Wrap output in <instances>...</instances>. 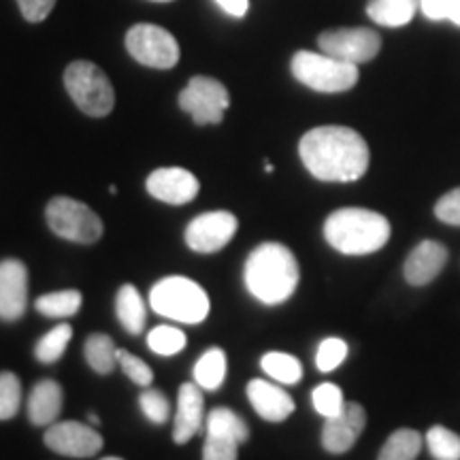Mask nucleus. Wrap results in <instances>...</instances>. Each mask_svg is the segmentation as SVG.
<instances>
[{
    "label": "nucleus",
    "mask_w": 460,
    "mask_h": 460,
    "mask_svg": "<svg viewBox=\"0 0 460 460\" xmlns=\"http://www.w3.org/2000/svg\"><path fill=\"white\" fill-rule=\"evenodd\" d=\"M437 220L450 226H460V188H454L450 192L444 194L435 205Z\"/></svg>",
    "instance_id": "e433bc0d"
},
{
    "label": "nucleus",
    "mask_w": 460,
    "mask_h": 460,
    "mask_svg": "<svg viewBox=\"0 0 460 460\" xmlns=\"http://www.w3.org/2000/svg\"><path fill=\"white\" fill-rule=\"evenodd\" d=\"M261 367L269 377L275 379L278 384H284V386L298 384L303 377L301 362H298V358H295L292 354H286V352L264 354L261 360Z\"/></svg>",
    "instance_id": "a878e982"
},
{
    "label": "nucleus",
    "mask_w": 460,
    "mask_h": 460,
    "mask_svg": "<svg viewBox=\"0 0 460 460\" xmlns=\"http://www.w3.org/2000/svg\"><path fill=\"white\" fill-rule=\"evenodd\" d=\"M28 305V269L17 258L0 261V320L15 322Z\"/></svg>",
    "instance_id": "2eb2a0df"
},
{
    "label": "nucleus",
    "mask_w": 460,
    "mask_h": 460,
    "mask_svg": "<svg viewBox=\"0 0 460 460\" xmlns=\"http://www.w3.org/2000/svg\"><path fill=\"white\" fill-rule=\"evenodd\" d=\"M84 356L88 360L90 369L101 373V376H109L113 367L118 365V348H115L113 339L102 335V332H94V335L85 339Z\"/></svg>",
    "instance_id": "4be33fe9"
},
{
    "label": "nucleus",
    "mask_w": 460,
    "mask_h": 460,
    "mask_svg": "<svg viewBox=\"0 0 460 460\" xmlns=\"http://www.w3.org/2000/svg\"><path fill=\"white\" fill-rule=\"evenodd\" d=\"M118 365L122 367V371L126 373V377L130 382H135L137 386L141 388H149L154 382V371L149 369L147 362H143L139 356L126 352V349L118 348Z\"/></svg>",
    "instance_id": "f704fd0d"
},
{
    "label": "nucleus",
    "mask_w": 460,
    "mask_h": 460,
    "mask_svg": "<svg viewBox=\"0 0 460 460\" xmlns=\"http://www.w3.org/2000/svg\"><path fill=\"white\" fill-rule=\"evenodd\" d=\"M152 3H172V0H152Z\"/></svg>",
    "instance_id": "c03bdc74"
},
{
    "label": "nucleus",
    "mask_w": 460,
    "mask_h": 460,
    "mask_svg": "<svg viewBox=\"0 0 460 460\" xmlns=\"http://www.w3.org/2000/svg\"><path fill=\"white\" fill-rule=\"evenodd\" d=\"M422 435L413 429H399L388 437L377 460H416L422 450Z\"/></svg>",
    "instance_id": "393cba45"
},
{
    "label": "nucleus",
    "mask_w": 460,
    "mask_h": 460,
    "mask_svg": "<svg viewBox=\"0 0 460 460\" xmlns=\"http://www.w3.org/2000/svg\"><path fill=\"white\" fill-rule=\"evenodd\" d=\"M230 105L228 90L214 77H192L180 94V107L192 115L194 124H220Z\"/></svg>",
    "instance_id": "1a4fd4ad"
},
{
    "label": "nucleus",
    "mask_w": 460,
    "mask_h": 460,
    "mask_svg": "<svg viewBox=\"0 0 460 460\" xmlns=\"http://www.w3.org/2000/svg\"><path fill=\"white\" fill-rule=\"evenodd\" d=\"M345 356H348V343L339 337H329L320 343L318 354H315V367L322 373H331L341 367Z\"/></svg>",
    "instance_id": "473e14b6"
},
{
    "label": "nucleus",
    "mask_w": 460,
    "mask_h": 460,
    "mask_svg": "<svg viewBox=\"0 0 460 460\" xmlns=\"http://www.w3.org/2000/svg\"><path fill=\"white\" fill-rule=\"evenodd\" d=\"M115 315H118L124 331L130 332V335H139L146 329L147 307L141 292L135 286L126 284L119 288L118 296H115Z\"/></svg>",
    "instance_id": "aec40b11"
},
{
    "label": "nucleus",
    "mask_w": 460,
    "mask_h": 460,
    "mask_svg": "<svg viewBox=\"0 0 460 460\" xmlns=\"http://www.w3.org/2000/svg\"><path fill=\"white\" fill-rule=\"evenodd\" d=\"M301 160L315 180L358 181L369 169V146L360 132L348 126H320L303 135L298 143Z\"/></svg>",
    "instance_id": "f257e3e1"
},
{
    "label": "nucleus",
    "mask_w": 460,
    "mask_h": 460,
    "mask_svg": "<svg viewBox=\"0 0 460 460\" xmlns=\"http://www.w3.org/2000/svg\"><path fill=\"white\" fill-rule=\"evenodd\" d=\"M45 217L58 237L73 243L90 245L102 237V220L82 200L68 197L51 199Z\"/></svg>",
    "instance_id": "0eeeda50"
},
{
    "label": "nucleus",
    "mask_w": 460,
    "mask_h": 460,
    "mask_svg": "<svg viewBox=\"0 0 460 460\" xmlns=\"http://www.w3.org/2000/svg\"><path fill=\"white\" fill-rule=\"evenodd\" d=\"M243 278L252 296L264 305H281L295 295L301 271L286 245L269 241L247 256Z\"/></svg>",
    "instance_id": "f03ea898"
},
{
    "label": "nucleus",
    "mask_w": 460,
    "mask_h": 460,
    "mask_svg": "<svg viewBox=\"0 0 460 460\" xmlns=\"http://www.w3.org/2000/svg\"><path fill=\"white\" fill-rule=\"evenodd\" d=\"M290 68L296 82L307 85L309 90L324 92V94L352 90L360 77L358 66L324 54V51H296Z\"/></svg>",
    "instance_id": "39448f33"
},
{
    "label": "nucleus",
    "mask_w": 460,
    "mask_h": 460,
    "mask_svg": "<svg viewBox=\"0 0 460 460\" xmlns=\"http://www.w3.org/2000/svg\"><path fill=\"white\" fill-rule=\"evenodd\" d=\"M239 222L230 211H207L186 228V243L199 254H216L237 234Z\"/></svg>",
    "instance_id": "9b49d317"
},
{
    "label": "nucleus",
    "mask_w": 460,
    "mask_h": 460,
    "mask_svg": "<svg viewBox=\"0 0 460 460\" xmlns=\"http://www.w3.org/2000/svg\"><path fill=\"white\" fill-rule=\"evenodd\" d=\"M73 339V329L68 324H58L51 329L48 335L39 339V343L34 345V356L39 362L51 365V362L60 360L65 356L68 343Z\"/></svg>",
    "instance_id": "cd10ccee"
},
{
    "label": "nucleus",
    "mask_w": 460,
    "mask_h": 460,
    "mask_svg": "<svg viewBox=\"0 0 460 460\" xmlns=\"http://www.w3.org/2000/svg\"><path fill=\"white\" fill-rule=\"evenodd\" d=\"M62 405H65V394L60 384L54 379H41L28 396V418L34 427H51L60 416Z\"/></svg>",
    "instance_id": "6ab92c4d"
},
{
    "label": "nucleus",
    "mask_w": 460,
    "mask_h": 460,
    "mask_svg": "<svg viewBox=\"0 0 460 460\" xmlns=\"http://www.w3.org/2000/svg\"><path fill=\"white\" fill-rule=\"evenodd\" d=\"M65 85L75 105L90 118H105L115 107V90L101 66L77 60L68 65Z\"/></svg>",
    "instance_id": "423d86ee"
},
{
    "label": "nucleus",
    "mask_w": 460,
    "mask_h": 460,
    "mask_svg": "<svg viewBox=\"0 0 460 460\" xmlns=\"http://www.w3.org/2000/svg\"><path fill=\"white\" fill-rule=\"evenodd\" d=\"M17 4H20L22 15L32 24H37L51 13V9L56 7V0H17Z\"/></svg>",
    "instance_id": "4c0bfd02"
},
{
    "label": "nucleus",
    "mask_w": 460,
    "mask_h": 460,
    "mask_svg": "<svg viewBox=\"0 0 460 460\" xmlns=\"http://www.w3.org/2000/svg\"><path fill=\"white\" fill-rule=\"evenodd\" d=\"M418 9V0H369L367 15L379 26L401 28L410 24Z\"/></svg>",
    "instance_id": "412c9836"
},
{
    "label": "nucleus",
    "mask_w": 460,
    "mask_h": 460,
    "mask_svg": "<svg viewBox=\"0 0 460 460\" xmlns=\"http://www.w3.org/2000/svg\"><path fill=\"white\" fill-rule=\"evenodd\" d=\"M45 446L51 452L71 458H90L101 452L102 437L92 424H82L66 420V422H54L45 430Z\"/></svg>",
    "instance_id": "f8f14e48"
},
{
    "label": "nucleus",
    "mask_w": 460,
    "mask_h": 460,
    "mask_svg": "<svg viewBox=\"0 0 460 460\" xmlns=\"http://www.w3.org/2000/svg\"><path fill=\"white\" fill-rule=\"evenodd\" d=\"M312 401H314L315 411L324 418L337 416V413H341L345 407L343 390L335 386V384H320V386L314 390Z\"/></svg>",
    "instance_id": "2f4dec72"
},
{
    "label": "nucleus",
    "mask_w": 460,
    "mask_h": 460,
    "mask_svg": "<svg viewBox=\"0 0 460 460\" xmlns=\"http://www.w3.org/2000/svg\"><path fill=\"white\" fill-rule=\"evenodd\" d=\"M149 305L158 315L181 322V324H200L211 309L203 286L181 275L160 279L149 292Z\"/></svg>",
    "instance_id": "20e7f679"
},
{
    "label": "nucleus",
    "mask_w": 460,
    "mask_h": 460,
    "mask_svg": "<svg viewBox=\"0 0 460 460\" xmlns=\"http://www.w3.org/2000/svg\"><path fill=\"white\" fill-rule=\"evenodd\" d=\"M226 377V354L220 348H209L194 365V382L203 390H217Z\"/></svg>",
    "instance_id": "5701e85b"
},
{
    "label": "nucleus",
    "mask_w": 460,
    "mask_h": 460,
    "mask_svg": "<svg viewBox=\"0 0 460 460\" xmlns=\"http://www.w3.org/2000/svg\"><path fill=\"white\" fill-rule=\"evenodd\" d=\"M318 48L324 54L358 66L379 54L382 37L371 28H335L320 34Z\"/></svg>",
    "instance_id": "9d476101"
},
{
    "label": "nucleus",
    "mask_w": 460,
    "mask_h": 460,
    "mask_svg": "<svg viewBox=\"0 0 460 460\" xmlns=\"http://www.w3.org/2000/svg\"><path fill=\"white\" fill-rule=\"evenodd\" d=\"M205 399L197 382L181 384L180 396H177L175 427H172V441L175 444H188L194 435H199L203 427Z\"/></svg>",
    "instance_id": "a211bd4d"
},
{
    "label": "nucleus",
    "mask_w": 460,
    "mask_h": 460,
    "mask_svg": "<svg viewBox=\"0 0 460 460\" xmlns=\"http://www.w3.org/2000/svg\"><path fill=\"white\" fill-rule=\"evenodd\" d=\"M247 399L254 407L258 416L267 422H284L295 411V401L278 384L267 379H252L247 384Z\"/></svg>",
    "instance_id": "f3484780"
},
{
    "label": "nucleus",
    "mask_w": 460,
    "mask_h": 460,
    "mask_svg": "<svg viewBox=\"0 0 460 460\" xmlns=\"http://www.w3.org/2000/svg\"><path fill=\"white\" fill-rule=\"evenodd\" d=\"M207 433L233 437L239 444H245L250 439V427L245 424V420L239 413L228 410V407H216L209 413V418H207Z\"/></svg>",
    "instance_id": "bb28decb"
},
{
    "label": "nucleus",
    "mask_w": 460,
    "mask_h": 460,
    "mask_svg": "<svg viewBox=\"0 0 460 460\" xmlns=\"http://www.w3.org/2000/svg\"><path fill=\"white\" fill-rule=\"evenodd\" d=\"M147 192L166 205H188L197 199L200 183L188 169L166 166L156 169L146 181Z\"/></svg>",
    "instance_id": "4468645a"
},
{
    "label": "nucleus",
    "mask_w": 460,
    "mask_h": 460,
    "mask_svg": "<svg viewBox=\"0 0 460 460\" xmlns=\"http://www.w3.org/2000/svg\"><path fill=\"white\" fill-rule=\"evenodd\" d=\"M220 4L224 13L233 17H245L247 11H250V0H216Z\"/></svg>",
    "instance_id": "ea45409f"
},
{
    "label": "nucleus",
    "mask_w": 460,
    "mask_h": 460,
    "mask_svg": "<svg viewBox=\"0 0 460 460\" xmlns=\"http://www.w3.org/2000/svg\"><path fill=\"white\" fill-rule=\"evenodd\" d=\"M188 339L186 332L177 326H169V324H160L156 329H152V332L147 335V345L154 354L158 356H175L180 354L183 348H186Z\"/></svg>",
    "instance_id": "c85d7f7f"
},
{
    "label": "nucleus",
    "mask_w": 460,
    "mask_h": 460,
    "mask_svg": "<svg viewBox=\"0 0 460 460\" xmlns=\"http://www.w3.org/2000/svg\"><path fill=\"white\" fill-rule=\"evenodd\" d=\"M101 460H124V458H118V456H107V458H101Z\"/></svg>",
    "instance_id": "37998d69"
},
{
    "label": "nucleus",
    "mask_w": 460,
    "mask_h": 460,
    "mask_svg": "<svg viewBox=\"0 0 460 460\" xmlns=\"http://www.w3.org/2000/svg\"><path fill=\"white\" fill-rule=\"evenodd\" d=\"M390 222L382 214L362 207H343L324 222V237L345 256H367L388 243Z\"/></svg>",
    "instance_id": "7ed1b4c3"
},
{
    "label": "nucleus",
    "mask_w": 460,
    "mask_h": 460,
    "mask_svg": "<svg viewBox=\"0 0 460 460\" xmlns=\"http://www.w3.org/2000/svg\"><path fill=\"white\" fill-rule=\"evenodd\" d=\"M139 405L143 416H146L152 424H164L171 416V405L169 399L160 393V390L146 388L139 396Z\"/></svg>",
    "instance_id": "72a5a7b5"
},
{
    "label": "nucleus",
    "mask_w": 460,
    "mask_h": 460,
    "mask_svg": "<svg viewBox=\"0 0 460 460\" xmlns=\"http://www.w3.org/2000/svg\"><path fill=\"white\" fill-rule=\"evenodd\" d=\"M22 405V384L20 377L11 371L0 373V420H11L17 416Z\"/></svg>",
    "instance_id": "7c9ffc66"
},
{
    "label": "nucleus",
    "mask_w": 460,
    "mask_h": 460,
    "mask_svg": "<svg viewBox=\"0 0 460 460\" xmlns=\"http://www.w3.org/2000/svg\"><path fill=\"white\" fill-rule=\"evenodd\" d=\"M422 13L429 17L430 22H441L446 20V9L450 0H418Z\"/></svg>",
    "instance_id": "58836bf2"
},
{
    "label": "nucleus",
    "mask_w": 460,
    "mask_h": 460,
    "mask_svg": "<svg viewBox=\"0 0 460 460\" xmlns=\"http://www.w3.org/2000/svg\"><path fill=\"white\" fill-rule=\"evenodd\" d=\"M447 262V250L439 241H422L411 250L402 264V275L407 284L411 286H427L437 275L444 271Z\"/></svg>",
    "instance_id": "dca6fc26"
},
{
    "label": "nucleus",
    "mask_w": 460,
    "mask_h": 460,
    "mask_svg": "<svg viewBox=\"0 0 460 460\" xmlns=\"http://www.w3.org/2000/svg\"><path fill=\"white\" fill-rule=\"evenodd\" d=\"M446 20L454 26H460V0H450L446 9Z\"/></svg>",
    "instance_id": "a19ab883"
},
{
    "label": "nucleus",
    "mask_w": 460,
    "mask_h": 460,
    "mask_svg": "<svg viewBox=\"0 0 460 460\" xmlns=\"http://www.w3.org/2000/svg\"><path fill=\"white\" fill-rule=\"evenodd\" d=\"M84 296L79 290H60V292H49V295H43L41 298H37L34 303V309L39 314L45 315V318H54V320H62V318H71L82 309Z\"/></svg>",
    "instance_id": "b1692460"
},
{
    "label": "nucleus",
    "mask_w": 460,
    "mask_h": 460,
    "mask_svg": "<svg viewBox=\"0 0 460 460\" xmlns=\"http://www.w3.org/2000/svg\"><path fill=\"white\" fill-rule=\"evenodd\" d=\"M88 420H90V424H92V427H99V424H101V418L96 416V413H90Z\"/></svg>",
    "instance_id": "79ce46f5"
},
{
    "label": "nucleus",
    "mask_w": 460,
    "mask_h": 460,
    "mask_svg": "<svg viewBox=\"0 0 460 460\" xmlns=\"http://www.w3.org/2000/svg\"><path fill=\"white\" fill-rule=\"evenodd\" d=\"M430 456L437 460H460V437L446 427H433L427 433Z\"/></svg>",
    "instance_id": "c756f323"
},
{
    "label": "nucleus",
    "mask_w": 460,
    "mask_h": 460,
    "mask_svg": "<svg viewBox=\"0 0 460 460\" xmlns=\"http://www.w3.org/2000/svg\"><path fill=\"white\" fill-rule=\"evenodd\" d=\"M126 49L139 65L152 68H172L180 62V45L164 28L137 24L126 34Z\"/></svg>",
    "instance_id": "6e6552de"
},
{
    "label": "nucleus",
    "mask_w": 460,
    "mask_h": 460,
    "mask_svg": "<svg viewBox=\"0 0 460 460\" xmlns=\"http://www.w3.org/2000/svg\"><path fill=\"white\" fill-rule=\"evenodd\" d=\"M367 424L365 407L360 402H345L343 411L326 418L322 427V446L331 454H345L352 450Z\"/></svg>",
    "instance_id": "ddd939ff"
},
{
    "label": "nucleus",
    "mask_w": 460,
    "mask_h": 460,
    "mask_svg": "<svg viewBox=\"0 0 460 460\" xmlns=\"http://www.w3.org/2000/svg\"><path fill=\"white\" fill-rule=\"evenodd\" d=\"M239 441L233 437L209 435L207 433L203 460H237L239 458Z\"/></svg>",
    "instance_id": "c9c22d12"
}]
</instances>
